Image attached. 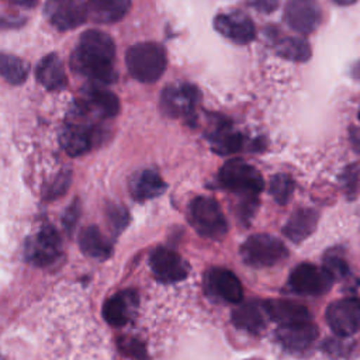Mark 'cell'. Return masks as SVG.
I'll use <instances>...</instances> for the list:
<instances>
[{
  "instance_id": "obj_24",
  "label": "cell",
  "mask_w": 360,
  "mask_h": 360,
  "mask_svg": "<svg viewBox=\"0 0 360 360\" xmlns=\"http://www.w3.org/2000/svg\"><path fill=\"white\" fill-rule=\"evenodd\" d=\"M37 80L51 91H58L66 87L68 77L63 62L56 53L45 55L37 65Z\"/></svg>"
},
{
  "instance_id": "obj_11",
  "label": "cell",
  "mask_w": 360,
  "mask_h": 360,
  "mask_svg": "<svg viewBox=\"0 0 360 360\" xmlns=\"http://www.w3.org/2000/svg\"><path fill=\"white\" fill-rule=\"evenodd\" d=\"M44 14L58 31H70L87 21L86 3L82 0H46Z\"/></svg>"
},
{
  "instance_id": "obj_30",
  "label": "cell",
  "mask_w": 360,
  "mask_h": 360,
  "mask_svg": "<svg viewBox=\"0 0 360 360\" xmlns=\"http://www.w3.org/2000/svg\"><path fill=\"white\" fill-rule=\"evenodd\" d=\"M322 267H323L325 271L333 278V281H336V280H343L345 277L349 276V271H350L346 259L343 257L342 252H339L338 249L328 250V252L323 255Z\"/></svg>"
},
{
  "instance_id": "obj_37",
  "label": "cell",
  "mask_w": 360,
  "mask_h": 360,
  "mask_svg": "<svg viewBox=\"0 0 360 360\" xmlns=\"http://www.w3.org/2000/svg\"><path fill=\"white\" fill-rule=\"evenodd\" d=\"M252 6L263 14H270L280 6V0H253Z\"/></svg>"
},
{
  "instance_id": "obj_35",
  "label": "cell",
  "mask_w": 360,
  "mask_h": 360,
  "mask_svg": "<svg viewBox=\"0 0 360 360\" xmlns=\"http://www.w3.org/2000/svg\"><path fill=\"white\" fill-rule=\"evenodd\" d=\"M120 345H121L122 352L127 353V354L131 356V357H135V359H138V360H143L145 356H146V353H145L142 345H141L138 340H135V339H131V338L122 339V340L120 342Z\"/></svg>"
},
{
  "instance_id": "obj_42",
  "label": "cell",
  "mask_w": 360,
  "mask_h": 360,
  "mask_svg": "<svg viewBox=\"0 0 360 360\" xmlns=\"http://www.w3.org/2000/svg\"><path fill=\"white\" fill-rule=\"evenodd\" d=\"M353 76H354V79H357L359 82H360V60L353 66Z\"/></svg>"
},
{
  "instance_id": "obj_15",
  "label": "cell",
  "mask_w": 360,
  "mask_h": 360,
  "mask_svg": "<svg viewBox=\"0 0 360 360\" xmlns=\"http://www.w3.org/2000/svg\"><path fill=\"white\" fill-rule=\"evenodd\" d=\"M96 139L94 127L84 120L73 118L68 122L60 135V143L65 152L70 156H80L89 152Z\"/></svg>"
},
{
  "instance_id": "obj_25",
  "label": "cell",
  "mask_w": 360,
  "mask_h": 360,
  "mask_svg": "<svg viewBox=\"0 0 360 360\" xmlns=\"http://www.w3.org/2000/svg\"><path fill=\"white\" fill-rule=\"evenodd\" d=\"M208 141L214 152L219 155H231L243 148V136L235 131L226 121L217 122L215 128L208 134Z\"/></svg>"
},
{
  "instance_id": "obj_41",
  "label": "cell",
  "mask_w": 360,
  "mask_h": 360,
  "mask_svg": "<svg viewBox=\"0 0 360 360\" xmlns=\"http://www.w3.org/2000/svg\"><path fill=\"white\" fill-rule=\"evenodd\" d=\"M330 1L338 6H350V4H354L357 0H330Z\"/></svg>"
},
{
  "instance_id": "obj_1",
  "label": "cell",
  "mask_w": 360,
  "mask_h": 360,
  "mask_svg": "<svg viewBox=\"0 0 360 360\" xmlns=\"http://www.w3.org/2000/svg\"><path fill=\"white\" fill-rule=\"evenodd\" d=\"M115 44L100 30L84 31L72 52V69L96 84H110L117 79L114 70Z\"/></svg>"
},
{
  "instance_id": "obj_5",
  "label": "cell",
  "mask_w": 360,
  "mask_h": 360,
  "mask_svg": "<svg viewBox=\"0 0 360 360\" xmlns=\"http://www.w3.org/2000/svg\"><path fill=\"white\" fill-rule=\"evenodd\" d=\"M190 224L204 238L221 239L228 232V221L212 197L198 195L190 204Z\"/></svg>"
},
{
  "instance_id": "obj_27",
  "label": "cell",
  "mask_w": 360,
  "mask_h": 360,
  "mask_svg": "<svg viewBox=\"0 0 360 360\" xmlns=\"http://www.w3.org/2000/svg\"><path fill=\"white\" fill-rule=\"evenodd\" d=\"M79 246L83 253H86L90 257L94 259H107L111 253V245L105 239V236L101 233V231L90 225L84 228L79 235Z\"/></svg>"
},
{
  "instance_id": "obj_31",
  "label": "cell",
  "mask_w": 360,
  "mask_h": 360,
  "mask_svg": "<svg viewBox=\"0 0 360 360\" xmlns=\"http://www.w3.org/2000/svg\"><path fill=\"white\" fill-rule=\"evenodd\" d=\"M105 214H107V218H108V222L112 228V231L115 233L121 232L125 229V226L128 225V221H129V214L128 211L125 210L124 205H118V204H110L105 210Z\"/></svg>"
},
{
  "instance_id": "obj_33",
  "label": "cell",
  "mask_w": 360,
  "mask_h": 360,
  "mask_svg": "<svg viewBox=\"0 0 360 360\" xmlns=\"http://www.w3.org/2000/svg\"><path fill=\"white\" fill-rule=\"evenodd\" d=\"M357 181H359V167L356 165L347 166L342 173V183L350 198H353L357 191Z\"/></svg>"
},
{
  "instance_id": "obj_26",
  "label": "cell",
  "mask_w": 360,
  "mask_h": 360,
  "mask_svg": "<svg viewBox=\"0 0 360 360\" xmlns=\"http://www.w3.org/2000/svg\"><path fill=\"white\" fill-rule=\"evenodd\" d=\"M274 52L287 60L291 62H307L311 59L312 49L307 39L300 37H276L273 39Z\"/></svg>"
},
{
  "instance_id": "obj_36",
  "label": "cell",
  "mask_w": 360,
  "mask_h": 360,
  "mask_svg": "<svg viewBox=\"0 0 360 360\" xmlns=\"http://www.w3.org/2000/svg\"><path fill=\"white\" fill-rule=\"evenodd\" d=\"M69 184H70V174H69V173H62V174L52 183V186L49 187L46 197H48V198H56V197L62 195V194L68 190Z\"/></svg>"
},
{
  "instance_id": "obj_9",
  "label": "cell",
  "mask_w": 360,
  "mask_h": 360,
  "mask_svg": "<svg viewBox=\"0 0 360 360\" xmlns=\"http://www.w3.org/2000/svg\"><path fill=\"white\" fill-rule=\"evenodd\" d=\"M332 332L342 338H350L360 329V300L346 297L329 304L325 312Z\"/></svg>"
},
{
  "instance_id": "obj_10",
  "label": "cell",
  "mask_w": 360,
  "mask_h": 360,
  "mask_svg": "<svg viewBox=\"0 0 360 360\" xmlns=\"http://www.w3.org/2000/svg\"><path fill=\"white\" fill-rule=\"evenodd\" d=\"M322 7L316 0H287L284 21L295 32L309 35L322 24Z\"/></svg>"
},
{
  "instance_id": "obj_18",
  "label": "cell",
  "mask_w": 360,
  "mask_h": 360,
  "mask_svg": "<svg viewBox=\"0 0 360 360\" xmlns=\"http://www.w3.org/2000/svg\"><path fill=\"white\" fill-rule=\"evenodd\" d=\"M79 107L101 118H112L120 112V100L112 91L94 83L84 89V97Z\"/></svg>"
},
{
  "instance_id": "obj_16",
  "label": "cell",
  "mask_w": 360,
  "mask_h": 360,
  "mask_svg": "<svg viewBox=\"0 0 360 360\" xmlns=\"http://www.w3.org/2000/svg\"><path fill=\"white\" fill-rule=\"evenodd\" d=\"M318 335V326L312 321L278 326L276 330L278 343L290 352H305L312 346Z\"/></svg>"
},
{
  "instance_id": "obj_38",
  "label": "cell",
  "mask_w": 360,
  "mask_h": 360,
  "mask_svg": "<svg viewBox=\"0 0 360 360\" xmlns=\"http://www.w3.org/2000/svg\"><path fill=\"white\" fill-rule=\"evenodd\" d=\"M349 138H350V143H352L353 149L357 153H360V127H352Z\"/></svg>"
},
{
  "instance_id": "obj_4",
  "label": "cell",
  "mask_w": 360,
  "mask_h": 360,
  "mask_svg": "<svg viewBox=\"0 0 360 360\" xmlns=\"http://www.w3.org/2000/svg\"><path fill=\"white\" fill-rule=\"evenodd\" d=\"M240 259L250 267H273L288 257V249L278 238L269 233L250 235L239 248Z\"/></svg>"
},
{
  "instance_id": "obj_7",
  "label": "cell",
  "mask_w": 360,
  "mask_h": 360,
  "mask_svg": "<svg viewBox=\"0 0 360 360\" xmlns=\"http://www.w3.org/2000/svg\"><path fill=\"white\" fill-rule=\"evenodd\" d=\"M333 283V278L322 266L319 267L312 263L297 264L288 277L290 288L295 294L307 297H321L326 294Z\"/></svg>"
},
{
  "instance_id": "obj_2",
  "label": "cell",
  "mask_w": 360,
  "mask_h": 360,
  "mask_svg": "<svg viewBox=\"0 0 360 360\" xmlns=\"http://www.w3.org/2000/svg\"><path fill=\"white\" fill-rule=\"evenodd\" d=\"M125 65L135 80L141 83H155L166 70V51L158 42H138L127 51Z\"/></svg>"
},
{
  "instance_id": "obj_8",
  "label": "cell",
  "mask_w": 360,
  "mask_h": 360,
  "mask_svg": "<svg viewBox=\"0 0 360 360\" xmlns=\"http://www.w3.org/2000/svg\"><path fill=\"white\" fill-rule=\"evenodd\" d=\"M25 259L39 267L52 264L62 253V242L52 225H44L25 243Z\"/></svg>"
},
{
  "instance_id": "obj_28",
  "label": "cell",
  "mask_w": 360,
  "mask_h": 360,
  "mask_svg": "<svg viewBox=\"0 0 360 360\" xmlns=\"http://www.w3.org/2000/svg\"><path fill=\"white\" fill-rule=\"evenodd\" d=\"M30 72L28 63L11 53L0 52V76L10 84H21Z\"/></svg>"
},
{
  "instance_id": "obj_23",
  "label": "cell",
  "mask_w": 360,
  "mask_h": 360,
  "mask_svg": "<svg viewBox=\"0 0 360 360\" xmlns=\"http://www.w3.org/2000/svg\"><path fill=\"white\" fill-rule=\"evenodd\" d=\"M166 190V183L153 169L138 172L129 180V193L135 201H146L159 197Z\"/></svg>"
},
{
  "instance_id": "obj_22",
  "label": "cell",
  "mask_w": 360,
  "mask_h": 360,
  "mask_svg": "<svg viewBox=\"0 0 360 360\" xmlns=\"http://www.w3.org/2000/svg\"><path fill=\"white\" fill-rule=\"evenodd\" d=\"M319 212L315 208L295 210L283 226V233L294 243H300L309 238L318 225Z\"/></svg>"
},
{
  "instance_id": "obj_34",
  "label": "cell",
  "mask_w": 360,
  "mask_h": 360,
  "mask_svg": "<svg viewBox=\"0 0 360 360\" xmlns=\"http://www.w3.org/2000/svg\"><path fill=\"white\" fill-rule=\"evenodd\" d=\"M79 214H80V202L79 200H75L65 211L63 217H62V224L63 228L68 233L72 232V229L76 226L77 219H79Z\"/></svg>"
},
{
  "instance_id": "obj_6",
  "label": "cell",
  "mask_w": 360,
  "mask_h": 360,
  "mask_svg": "<svg viewBox=\"0 0 360 360\" xmlns=\"http://www.w3.org/2000/svg\"><path fill=\"white\" fill-rule=\"evenodd\" d=\"M201 93L191 83H173L163 89L160 94L162 111L173 118L194 120L200 104Z\"/></svg>"
},
{
  "instance_id": "obj_13",
  "label": "cell",
  "mask_w": 360,
  "mask_h": 360,
  "mask_svg": "<svg viewBox=\"0 0 360 360\" xmlns=\"http://www.w3.org/2000/svg\"><path fill=\"white\" fill-rule=\"evenodd\" d=\"M214 28L224 38L238 45L250 44L256 38V27L243 11L221 13L214 18Z\"/></svg>"
},
{
  "instance_id": "obj_3",
  "label": "cell",
  "mask_w": 360,
  "mask_h": 360,
  "mask_svg": "<svg viewBox=\"0 0 360 360\" xmlns=\"http://www.w3.org/2000/svg\"><path fill=\"white\" fill-rule=\"evenodd\" d=\"M221 186L243 198H257L264 187L260 172L242 159H231L222 165L218 173Z\"/></svg>"
},
{
  "instance_id": "obj_21",
  "label": "cell",
  "mask_w": 360,
  "mask_h": 360,
  "mask_svg": "<svg viewBox=\"0 0 360 360\" xmlns=\"http://www.w3.org/2000/svg\"><path fill=\"white\" fill-rule=\"evenodd\" d=\"M132 0H89L86 3L87 20L94 24H114L121 21L131 10Z\"/></svg>"
},
{
  "instance_id": "obj_17",
  "label": "cell",
  "mask_w": 360,
  "mask_h": 360,
  "mask_svg": "<svg viewBox=\"0 0 360 360\" xmlns=\"http://www.w3.org/2000/svg\"><path fill=\"white\" fill-rule=\"evenodd\" d=\"M138 307V294L134 290H124L111 295L103 305V316L111 326L120 328L129 322Z\"/></svg>"
},
{
  "instance_id": "obj_12",
  "label": "cell",
  "mask_w": 360,
  "mask_h": 360,
  "mask_svg": "<svg viewBox=\"0 0 360 360\" xmlns=\"http://www.w3.org/2000/svg\"><path fill=\"white\" fill-rule=\"evenodd\" d=\"M155 278L165 284L184 280L188 276V263L174 250L167 248H156L149 259Z\"/></svg>"
},
{
  "instance_id": "obj_19",
  "label": "cell",
  "mask_w": 360,
  "mask_h": 360,
  "mask_svg": "<svg viewBox=\"0 0 360 360\" xmlns=\"http://www.w3.org/2000/svg\"><path fill=\"white\" fill-rule=\"evenodd\" d=\"M269 315L264 309L263 301H246L238 305L232 314L231 321L232 323L248 333L260 335L267 325Z\"/></svg>"
},
{
  "instance_id": "obj_20",
  "label": "cell",
  "mask_w": 360,
  "mask_h": 360,
  "mask_svg": "<svg viewBox=\"0 0 360 360\" xmlns=\"http://www.w3.org/2000/svg\"><path fill=\"white\" fill-rule=\"evenodd\" d=\"M263 304L269 319L278 323V326L312 321L308 308L295 301L266 300L263 301Z\"/></svg>"
},
{
  "instance_id": "obj_29",
  "label": "cell",
  "mask_w": 360,
  "mask_h": 360,
  "mask_svg": "<svg viewBox=\"0 0 360 360\" xmlns=\"http://www.w3.org/2000/svg\"><path fill=\"white\" fill-rule=\"evenodd\" d=\"M295 190V183L291 176L285 173H277L271 177L270 186H269V193L274 198V201L280 205H285Z\"/></svg>"
},
{
  "instance_id": "obj_32",
  "label": "cell",
  "mask_w": 360,
  "mask_h": 360,
  "mask_svg": "<svg viewBox=\"0 0 360 360\" xmlns=\"http://www.w3.org/2000/svg\"><path fill=\"white\" fill-rule=\"evenodd\" d=\"M346 339L347 338H342V336H338V339H328L323 342L322 349L325 352H328L329 354L347 356L352 353V350L354 347V342L346 340Z\"/></svg>"
},
{
  "instance_id": "obj_40",
  "label": "cell",
  "mask_w": 360,
  "mask_h": 360,
  "mask_svg": "<svg viewBox=\"0 0 360 360\" xmlns=\"http://www.w3.org/2000/svg\"><path fill=\"white\" fill-rule=\"evenodd\" d=\"M20 20L18 18H8V17H3L0 18V28H10V27H17L22 22H18Z\"/></svg>"
},
{
  "instance_id": "obj_43",
  "label": "cell",
  "mask_w": 360,
  "mask_h": 360,
  "mask_svg": "<svg viewBox=\"0 0 360 360\" xmlns=\"http://www.w3.org/2000/svg\"><path fill=\"white\" fill-rule=\"evenodd\" d=\"M359 120H360V108H359Z\"/></svg>"
},
{
  "instance_id": "obj_14",
  "label": "cell",
  "mask_w": 360,
  "mask_h": 360,
  "mask_svg": "<svg viewBox=\"0 0 360 360\" xmlns=\"http://www.w3.org/2000/svg\"><path fill=\"white\" fill-rule=\"evenodd\" d=\"M208 291L225 302L239 304L243 298V288L239 278L228 269L212 267L205 274Z\"/></svg>"
},
{
  "instance_id": "obj_39",
  "label": "cell",
  "mask_w": 360,
  "mask_h": 360,
  "mask_svg": "<svg viewBox=\"0 0 360 360\" xmlns=\"http://www.w3.org/2000/svg\"><path fill=\"white\" fill-rule=\"evenodd\" d=\"M13 6H20V7H34L37 4V0H0Z\"/></svg>"
}]
</instances>
